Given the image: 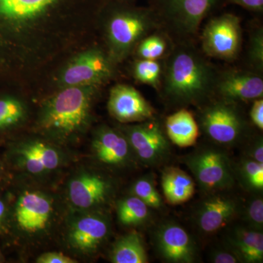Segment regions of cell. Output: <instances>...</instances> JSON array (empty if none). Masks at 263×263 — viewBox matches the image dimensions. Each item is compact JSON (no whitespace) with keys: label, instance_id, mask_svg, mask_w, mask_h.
Here are the masks:
<instances>
[{"label":"cell","instance_id":"1","mask_svg":"<svg viewBox=\"0 0 263 263\" xmlns=\"http://www.w3.org/2000/svg\"><path fill=\"white\" fill-rule=\"evenodd\" d=\"M164 97L178 105L201 103L215 89L217 76L202 55L190 46L175 48L162 71Z\"/></svg>","mask_w":263,"mask_h":263},{"label":"cell","instance_id":"2","mask_svg":"<svg viewBox=\"0 0 263 263\" xmlns=\"http://www.w3.org/2000/svg\"><path fill=\"white\" fill-rule=\"evenodd\" d=\"M94 86H67L48 100L40 118L46 134L68 141L84 132L91 117Z\"/></svg>","mask_w":263,"mask_h":263},{"label":"cell","instance_id":"3","mask_svg":"<svg viewBox=\"0 0 263 263\" xmlns=\"http://www.w3.org/2000/svg\"><path fill=\"white\" fill-rule=\"evenodd\" d=\"M154 9L121 7L112 10L107 22V37L112 56L124 58L149 35L158 22Z\"/></svg>","mask_w":263,"mask_h":263},{"label":"cell","instance_id":"4","mask_svg":"<svg viewBox=\"0 0 263 263\" xmlns=\"http://www.w3.org/2000/svg\"><path fill=\"white\" fill-rule=\"evenodd\" d=\"M159 19L180 37L196 34L203 19L222 0H153Z\"/></svg>","mask_w":263,"mask_h":263},{"label":"cell","instance_id":"5","mask_svg":"<svg viewBox=\"0 0 263 263\" xmlns=\"http://www.w3.org/2000/svg\"><path fill=\"white\" fill-rule=\"evenodd\" d=\"M200 187L206 192H216L231 187L234 183L229 157L214 148L194 152L185 159Z\"/></svg>","mask_w":263,"mask_h":263},{"label":"cell","instance_id":"6","mask_svg":"<svg viewBox=\"0 0 263 263\" xmlns=\"http://www.w3.org/2000/svg\"><path fill=\"white\" fill-rule=\"evenodd\" d=\"M240 18L226 13L209 21L202 34V50L205 54L222 60L236 58L241 47Z\"/></svg>","mask_w":263,"mask_h":263},{"label":"cell","instance_id":"7","mask_svg":"<svg viewBox=\"0 0 263 263\" xmlns=\"http://www.w3.org/2000/svg\"><path fill=\"white\" fill-rule=\"evenodd\" d=\"M129 146L142 163L155 166L170 155V145L160 124L152 119L124 128Z\"/></svg>","mask_w":263,"mask_h":263},{"label":"cell","instance_id":"8","mask_svg":"<svg viewBox=\"0 0 263 263\" xmlns=\"http://www.w3.org/2000/svg\"><path fill=\"white\" fill-rule=\"evenodd\" d=\"M203 131L212 141L231 145L240 139L245 131V121L233 102L221 100L209 105L200 118Z\"/></svg>","mask_w":263,"mask_h":263},{"label":"cell","instance_id":"9","mask_svg":"<svg viewBox=\"0 0 263 263\" xmlns=\"http://www.w3.org/2000/svg\"><path fill=\"white\" fill-rule=\"evenodd\" d=\"M70 0H0V53L7 36L19 24L41 18Z\"/></svg>","mask_w":263,"mask_h":263},{"label":"cell","instance_id":"10","mask_svg":"<svg viewBox=\"0 0 263 263\" xmlns=\"http://www.w3.org/2000/svg\"><path fill=\"white\" fill-rule=\"evenodd\" d=\"M111 65L99 50H90L76 57L62 72L61 83L67 86H94L103 84L111 75Z\"/></svg>","mask_w":263,"mask_h":263},{"label":"cell","instance_id":"11","mask_svg":"<svg viewBox=\"0 0 263 263\" xmlns=\"http://www.w3.org/2000/svg\"><path fill=\"white\" fill-rule=\"evenodd\" d=\"M108 108L119 122H143L154 119L155 110L141 93L133 86L118 84L109 95Z\"/></svg>","mask_w":263,"mask_h":263},{"label":"cell","instance_id":"12","mask_svg":"<svg viewBox=\"0 0 263 263\" xmlns=\"http://www.w3.org/2000/svg\"><path fill=\"white\" fill-rule=\"evenodd\" d=\"M214 91L227 101L247 102L262 98L263 81L248 71L230 70L217 76Z\"/></svg>","mask_w":263,"mask_h":263},{"label":"cell","instance_id":"13","mask_svg":"<svg viewBox=\"0 0 263 263\" xmlns=\"http://www.w3.org/2000/svg\"><path fill=\"white\" fill-rule=\"evenodd\" d=\"M156 245L167 262L190 263L195 261V243L187 232L179 224L170 222L160 226L156 234Z\"/></svg>","mask_w":263,"mask_h":263},{"label":"cell","instance_id":"14","mask_svg":"<svg viewBox=\"0 0 263 263\" xmlns=\"http://www.w3.org/2000/svg\"><path fill=\"white\" fill-rule=\"evenodd\" d=\"M110 192V183L102 176L85 173L69 185V198L78 209H88L105 202Z\"/></svg>","mask_w":263,"mask_h":263},{"label":"cell","instance_id":"15","mask_svg":"<svg viewBox=\"0 0 263 263\" xmlns=\"http://www.w3.org/2000/svg\"><path fill=\"white\" fill-rule=\"evenodd\" d=\"M238 205L231 197L214 195L202 202L197 212V227L211 234L226 227L236 215Z\"/></svg>","mask_w":263,"mask_h":263},{"label":"cell","instance_id":"16","mask_svg":"<svg viewBox=\"0 0 263 263\" xmlns=\"http://www.w3.org/2000/svg\"><path fill=\"white\" fill-rule=\"evenodd\" d=\"M51 212V202L46 197L37 193H25L17 203L15 217L22 230L35 233L46 227Z\"/></svg>","mask_w":263,"mask_h":263},{"label":"cell","instance_id":"17","mask_svg":"<svg viewBox=\"0 0 263 263\" xmlns=\"http://www.w3.org/2000/svg\"><path fill=\"white\" fill-rule=\"evenodd\" d=\"M93 148L97 158L108 165H124L131 155V147L124 134L108 127L97 133Z\"/></svg>","mask_w":263,"mask_h":263},{"label":"cell","instance_id":"18","mask_svg":"<svg viewBox=\"0 0 263 263\" xmlns=\"http://www.w3.org/2000/svg\"><path fill=\"white\" fill-rule=\"evenodd\" d=\"M109 224L103 216L88 215L78 219L70 231L72 247L82 252H91L98 248L108 236Z\"/></svg>","mask_w":263,"mask_h":263},{"label":"cell","instance_id":"19","mask_svg":"<svg viewBox=\"0 0 263 263\" xmlns=\"http://www.w3.org/2000/svg\"><path fill=\"white\" fill-rule=\"evenodd\" d=\"M21 161L31 174H37L57 168L61 162L56 148L43 142L25 143L18 151Z\"/></svg>","mask_w":263,"mask_h":263},{"label":"cell","instance_id":"20","mask_svg":"<svg viewBox=\"0 0 263 263\" xmlns=\"http://www.w3.org/2000/svg\"><path fill=\"white\" fill-rule=\"evenodd\" d=\"M233 252L240 262L259 263L263 260V235L252 228H236L229 236Z\"/></svg>","mask_w":263,"mask_h":263},{"label":"cell","instance_id":"21","mask_svg":"<svg viewBox=\"0 0 263 263\" xmlns=\"http://www.w3.org/2000/svg\"><path fill=\"white\" fill-rule=\"evenodd\" d=\"M162 187L167 201L172 205H179L193 197L195 183L182 170L167 167L162 173Z\"/></svg>","mask_w":263,"mask_h":263},{"label":"cell","instance_id":"22","mask_svg":"<svg viewBox=\"0 0 263 263\" xmlns=\"http://www.w3.org/2000/svg\"><path fill=\"white\" fill-rule=\"evenodd\" d=\"M167 137L179 147L193 146L199 136V128L193 114L186 109H181L166 119Z\"/></svg>","mask_w":263,"mask_h":263},{"label":"cell","instance_id":"23","mask_svg":"<svg viewBox=\"0 0 263 263\" xmlns=\"http://www.w3.org/2000/svg\"><path fill=\"white\" fill-rule=\"evenodd\" d=\"M110 259L114 263H146L148 257L141 237L133 233L124 235L114 243Z\"/></svg>","mask_w":263,"mask_h":263},{"label":"cell","instance_id":"24","mask_svg":"<svg viewBox=\"0 0 263 263\" xmlns=\"http://www.w3.org/2000/svg\"><path fill=\"white\" fill-rule=\"evenodd\" d=\"M119 221L125 226H138L143 224L149 216L148 206L134 196L119 201L117 206Z\"/></svg>","mask_w":263,"mask_h":263},{"label":"cell","instance_id":"25","mask_svg":"<svg viewBox=\"0 0 263 263\" xmlns=\"http://www.w3.org/2000/svg\"><path fill=\"white\" fill-rule=\"evenodd\" d=\"M25 108L18 99L0 97V130L17 125L25 117Z\"/></svg>","mask_w":263,"mask_h":263},{"label":"cell","instance_id":"26","mask_svg":"<svg viewBox=\"0 0 263 263\" xmlns=\"http://www.w3.org/2000/svg\"><path fill=\"white\" fill-rule=\"evenodd\" d=\"M162 67L158 60L140 59L135 63L133 74L137 81L158 90L162 77Z\"/></svg>","mask_w":263,"mask_h":263},{"label":"cell","instance_id":"27","mask_svg":"<svg viewBox=\"0 0 263 263\" xmlns=\"http://www.w3.org/2000/svg\"><path fill=\"white\" fill-rule=\"evenodd\" d=\"M165 38L159 34L146 36L137 46V53L143 60H159L167 53Z\"/></svg>","mask_w":263,"mask_h":263},{"label":"cell","instance_id":"28","mask_svg":"<svg viewBox=\"0 0 263 263\" xmlns=\"http://www.w3.org/2000/svg\"><path fill=\"white\" fill-rule=\"evenodd\" d=\"M133 193L148 208L160 209L162 205V200L160 193L155 187L153 180L142 178L135 182L133 186Z\"/></svg>","mask_w":263,"mask_h":263},{"label":"cell","instance_id":"29","mask_svg":"<svg viewBox=\"0 0 263 263\" xmlns=\"http://www.w3.org/2000/svg\"><path fill=\"white\" fill-rule=\"evenodd\" d=\"M239 172L243 182L249 189L260 190L263 189V163L247 158L240 164Z\"/></svg>","mask_w":263,"mask_h":263},{"label":"cell","instance_id":"30","mask_svg":"<svg viewBox=\"0 0 263 263\" xmlns=\"http://www.w3.org/2000/svg\"><path fill=\"white\" fill-rule=\"evenodd\" d=\"M249 61L254 68L262 70L263 67V32L262 28L254 30L250 35Z\"/></svg>","mask_w":263,"mask_h":263},{"label":"cell","instance_id":"31","mask_svg":"<svg viewBox=\"0 0 263 263\" xmlns=\"http://www.w3.org/2000/svg\"><path fill=\"white\" fill-rule=\"evenodd\" d=\"M245 219L250 228L262 231L263 226V200L255 197L248 202L245 212Z\"/></svg>","mask_w":263,"mask_h":263},{"label":"cell","instance_id":"32","mask_svg":"<svg viewBox=\"0 0 263 263\" xmlns=\"http://www.w3.org/2000/svg\"><path fill=\"white\" fill-rule=\"evenodd\" d=\"M38 263H76L75 259L67 257L60 252H47L41 254L37 259Z\"/></svg>","mask_w":263,"mask_h":263},{"label":"cell","instance_id":"33","mask_svg":"<svg viewBox=\"0 0 263 263\" xmlns=\"http://www.w3.org/2000/svg\"><path fill=\"white\" fill-rule=\"evenodd\" d=\"M251 119L259 129H263V100L262 98L254 100L250 111Z\"/></svg>","mask_w":263,"mask_h":263},{"label":"cell","instance_id":"34","mask_svg":"<svg viewBox=\"0 0 263 263\" xmlns=\"http://www.w3.org/2000/svg\"><path fill=\"white\" fill-rule=\"evenodd\" d=\"M232 4L238 5L242 8L253 12H262L263 0H227Z\"/></svg>","mask_w":263,"mask_h":263},{"label":"cell","instance_id":"35","mask_svg":"<svg viewBox=\"0 0 263 263\" xmlns=\"http://www.w3.org/2000/svg\"><path fill=\"white\" fill-rule=\"evenodd\" d=\"M212 261L215 263H236L240 262L239 258L234 252L217 251L212 254Z\"/></svg>","mask_w":263,"mask_h":263},{"label":"cell","instance_id":"36","mask_svg":"<svg viewBox=\"0 0 263 263\" xmlns=\"http://www.w3.org/2000/svg\"><path fill=\"white\" fill-rule=\"evenodd\" d=\"M248 158L263 163V144L262 138H259L249 147Z\"/></svg>","mask_w":263,"mask_h":263},{"label":"cell","instance_id":"37","mask_svg":"<svg viewBox=\"0 0 263 263\" xmlns=\"http://www.w3.org/2000/svg\"><path fill=\"white\" fill-rule=\"evenodd\" d=\"M5 205L4 203L0 200V222H1L2 218L4 215Z\"/></svg>","mask_w":263,"mask_h":263},{"label":"cell","instance_id":"38","mask_svg":"<svg viewBox=\"0 0 263 263\" xmlns=\"http://www.w3.org/2000/svg\"><path fill=\"white\" fill-rule=\"evenodd\" d=\"M120 1L124 2V3H127V2L132 1V0H120Z\"/></svg>","mask_w":263,"mask_h":263}]
</instances>
